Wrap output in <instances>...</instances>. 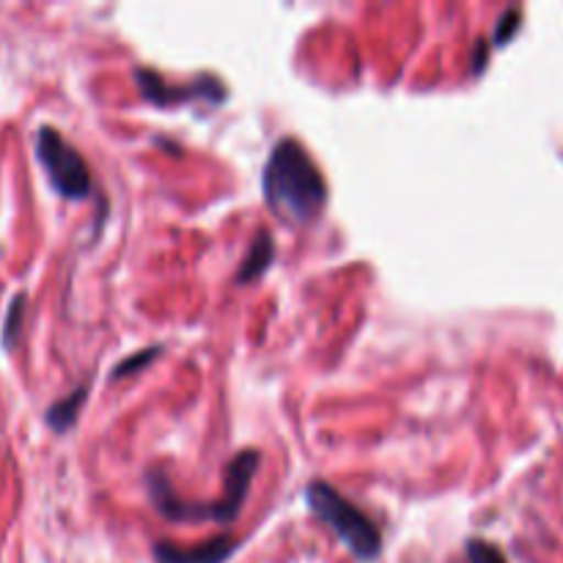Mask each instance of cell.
Masks as SVG:
<instances>
[{
    "label": "cell",
    "mask_w": 563,
    "mask_h": 563,
    "mask_svg": "<svg viewBox=\"0 0 563 563\" xmlns=\"http://www.w3.org/2000/svg\"><path fill=\"white\" fill-rule=\"evenodd\" d=\"M82 399H86V388H77L75 394L66 396V399H60L58 405L49 407V412H47L49 427L58 429V432H64V429H69L71 423H75L77 410H80V407H82Z\"/></svg>",
    "instance_id": "cell-8"
},
{
    "label": "cell",
    "mask_w": 563,
    "mask_h": 563,
    "mask_svg": "<svg viewBox=\"0 0 563 563\" xmlns=\"http://www.w3.org/2000/svg\"><path fill=\"white\" fill-rule=\"evenodd\" d=\"M36 152L47 168L55 190L66 198H86L91 192V170L75 146L55 126H42L36 135Z\"/></svg>",
    "instance_id": "cell-4"
},
{
    "label": "cell",
    "mask_w": 563,
    "mask_h": 563,
    "mask_svg": "<svg viewBox=\"0 0 563 563\" xmlns=\"http://www.w3.org/2000/svg\"><path fill=\"white\" fill-rule=\"evenodd\" d=\"M273 256H275V245H273V234H269L267 229H262L256 234V240H253L251 251H247V256L242 258L240 264V273H236V284H251L253 278H258V275L264 273V269L273 264Z\"/></svg>",
    "instance_id": "cell-7"
},
{
    "label": "cell",
    "mask_w": 563,
    "mask_h": 563,
    "mask_svg": "<svg viewBox=\"0 0 563 563\" xmlns=\"http://www.w3.org/2000/svg\"><path fill=\"white\" fill-rule=\"evenodd\" d=\"M258 471V451L247 449L240 451L234 460L225 467V484H223V498L212 500L207 506L196 504H181L168 487V478L159 471L148 473V489H152V500L157 506L159 515H165L168 520H218V522H231L240 515L242 504L247 498V489H251L253 476Z\"/></svg>",
    "instance_id": "cell-2"
},
{
    "label": "cell",
    "mask_w": 563,
    "mask_h": 563,
    "mask_svg": "<svg viewBox=\"0 0 563 563\" xmlns=\"http://www.w3.org/2000/svg\"><path fill=\"white\" fill-rule=\"evenodd\" d=\"M308 506L350 548V553L357 561L377 559L379 550H383V533L374 526L372 517L361 506L346 500L333 484L313 482L308 487Z\"/></svg>",
    "instance_id": "cell-3"
},
{
    "label": "cell",
    "mask_w": 563,
    "mask_h": 563,
    "mask_svg": "<svg viewBox=\"0 0 563 563\" xmlns=\"http://www.w3.org/2000/svg\"><path fill=\"white\" fill-rule=\"evenodd\" d=\"M236 550L234 537H214L207 542L196 544V548H174L168 542H159L154 548L159 563H223Z\"/></svg>",
    "instance_id": "cell-6"
},
{
    "label": "cell",
    "mask_w": 563,
    "mask_h": 563,
    "mask_svg": "<svg viewBox=\"0 0 563 563\" xmlns=\"http://www.w3.org/2000/svg\"><path fill=\"white\" fill-rule=\"evenodd\" d=\"M157 352H159V350H143L141 355H135V357H126V361H121L119 366H115V372H113V379H121V377H126V374L137 372V368H141V366H146L148 361H154V357H157Z\"/></svg>",
    "instance_id": "cell-10"
},
{
    "label": "cell",
    "mask_w": 563,
    "mask_h": 563,
    "mask_svg": "<svg viewBox=\"0 0 563 563\" xmlns=\"http://www.w3.org/2000/svg\"><path fill=\"white\" fill-rule=\"evenodd\" d=\"M517 27H520V11H509V14H506V20H500L498 33H495V42L498 44L506 42V38H509Z\"/></svg>",
    "instance_id": "cell-11"
},
{
    "label": "cell",
    "mask_w": 563,
    "mask_h": 563,
    "mask_svg": "<svg viewBox=\"0 0 563 563\" xmlns=\"http://www.w3.org/2000/svg\"><path fill=\"white\" fill-rule=\"evenodd\" d=\"M467 561L471 563H506L504 553H500L495 544L478 542V539L467 542Z\"/></svg>",
    "instance_id": "cell-9"
},
{
    "label": "cell",
    "mask_w": 563,
    "mask_h": 563,
    "mask_svg": "<svg viewBox=\"0 0 563 563\" xmlns=\"http://www.w3.org/2000/svg\"><path fill=\"white\" fill-rule=\"evenodd\" d=\"M264 198L267 207L286 223H311L328 201V185L311 154L295 141L275 143L264 168Z\"/></svg>",
    "instance_id": "cell-1"
},
{
    "label": "cell",
    "mask_w": 563,
    "mask_h": 563,
    "mask_svg": "<svg viewBox=\"0 0 563 563\" xmlns=\"http://www.w3.org/2000/svg\"><path fill=\"white\" fill-rule=\"evenodd\" d=\"M137 88L146 99H152L154 104H170V102H181L187 97H207V99H220L223 91H220V82L214 86L201 88V82H190V86H165L163 77L152 69H137L135 71Z\"/></svg>",
    "instance_id": "cell-5"
}]
</instances>
